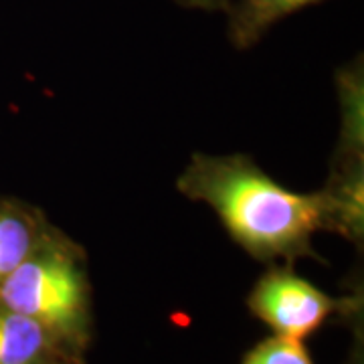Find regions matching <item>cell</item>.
Here are the masks:
<instances>
[{
  "label": "cell",
  "mask_w": 364,
  "mask_h": 364,
  "mask_svg": "<svg viewBox=\"0 0 364 364\" xmlns=\"http://www.w3.org/2000/svg\"><path fill=\"white\" fill-rule=\"evenodd\" d=\"M176 188L191 200L207 203L235 241L261 261L316 257L312 237L322 229L332 231L324 191H287L241 154H195Z\"/></svg>",
  "instance_id": "6da1fadb"
},
{
  "label": "cell",
  "mask_w": 364,
  "mask_h": 364,
  "mask_svg": "<svg viewBox=\"0 0 364 364\" xmlns=\"http://www.w3.org/2000/svg\"><path fill=\"white\" fill-rule=\"evenodd\" d=\"M0 306L26 314L85 350L91 334L90 282L77 243L55 229L6 279Z\"/></svg>",
  "instance_id": "7a4b0ae2"
},
{
  "label": "cell",
  "mask_w": 364,
  "mask_h": 364,
  "mask_svg": "<svg viewBox=\"0 0 364 364\" xmlns=\"http://www.w3.org/2000/svg\"><path fill=\"white\" fill-rule=\"evenodd\" d=\"M344 301L330 298L291 267H273L255 284L249 308L275 334L304 340L342 310Z\"/></svg>",
  "instance_id": "3957f363"
},
{
  "label": "cell",
  "mask_w": 364,
  "mask_h": 364,
  "mask_svg": "<svg viewBox=\"0 0 364 364\" xmlns=\"http://www.w3.org/2000/svg\"><path fill=\"white\" fill-rule=\"evenodd\" d=\"M316 2L320 0H233L229 9V37L239 49H247L277 21Z\"/></svg>",
  "instance_id": "8992f818"
},
{
  "label": "cell",
  "mask_w": 364,
  "mask_h": 364,
  "mask_svg": "<svg viewBox=\"0 0 364 364\" xmlns=\"http://www.w3.org/2000/svg\"><path fill=\"white\" fill-rule=\"evenodd\" d=\"M0 364H83V350L39 320L0 306Z\"/></svg>",
  "instance_id": "277c9868"
},
{
  "label": "cell",
  "mask_w": 364,
  "mask_h": 364,
  "mask_svg": "<svg viewBox=\"0 0 364 364\" xmlns=\"http://www.w3.org/2000/svg\"><path fill=\"white\" fill-rule=\"evenodd\" d=\"M176 2H181L184 6H193V9H221V6H227L231 0H176Z\"/></svg>",
  "instance_id": "ba28073f"
},
{
  "label": "cell",
  "mask_w": 364,
  "mask_h": 364,
  "mask_svg": "<svg viewBox=\"0 0 364 364\" xmlns=\"http://www.w3.org/2000/svg\"><path fill=\"white\" fill-rule=\"evenodd\" d=\"M55 231L39 208L0 198V282Z\"/></svg>",
  "instance_id": "5b68a950"
},
{
  "label": "cell",
  "mask_w": 364,
  "mask_h": 364,
  "mask_svg": "<svg viewBox=\"0 0 364 364\" xmlns=\"http://www.w3.org/2000/svg\"><path fill=\"white\" fill-rule=\"evenodd\" d=\"M241 364H314L304 342L275 334L249 350Z\"/></svg>",
  "instance_id": "52a82bcc"
}]
</instances>
